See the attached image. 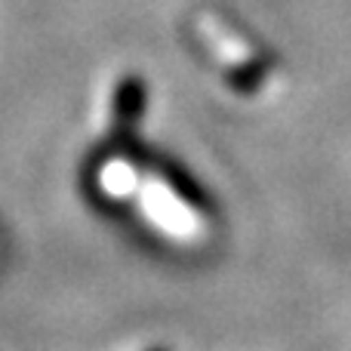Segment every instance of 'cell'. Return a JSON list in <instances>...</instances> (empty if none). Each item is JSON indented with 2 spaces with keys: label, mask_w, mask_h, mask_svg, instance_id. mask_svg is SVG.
I'll return each instance as SVG.
<instances>
[{
  "label": "cell",
  "mask_w": 351,
  "mask_h": 351,
  "mask_svg": "<svg viewBox=\"0 0 351 351\" xmlns=\"http://www.w3.org/2000/svg\"><path fill=\"white\" fill-rule=\"evenodd\" d=\"M142 111H145V84L130 74L121 80L114 93V123L117 127H133Z\"/></svg>",
  "instance_id": "obj_1"
}]
</instances>
